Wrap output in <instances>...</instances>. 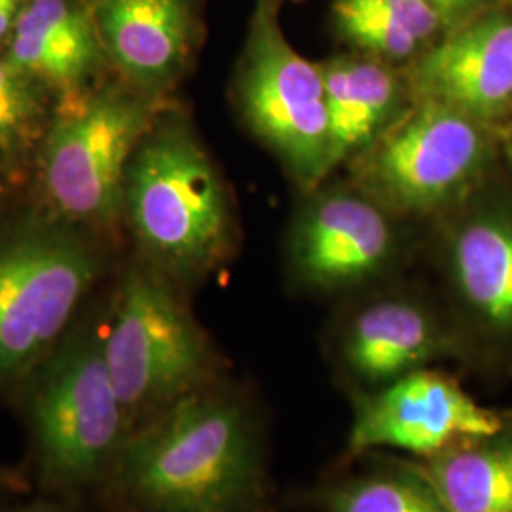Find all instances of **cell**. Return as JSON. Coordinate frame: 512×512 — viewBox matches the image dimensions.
Instances as JSON below:
<instances>
[{
    "mask_svg": "<svg viewBox=\"0 0 512 512\" xmlns=\"http://www.w3.org/2000/svg\"><path fill=\"white\" fill-rule=\"evenodd\" d=\"M52 92L0 52V152L16 156L44 139Z\"/></svg>",
    "mask_w": 512,
    "mask_h": 512,
    "instance_id": "obj_20",
    "label": "cell"
},
{
    "mask_svg": "<svg viewBox=\"0 0 512 512\" xmlns=\"http://www.w3.org/2000/svg\"><path fill=\"white\" fill-rule=\"evenodd\" d=\"M410 101H433L486 126L512 112V16L488 10L446 31L403 67Z\"/></svg>",
    "mask_w": 512,
    "mask_h": 512,
    "instance_id": "obj_11",
    "label": "cell"
},
{
    "mask_svg": "<svg viewBox=\"0 0 512 512\" xmlns=\"http://www.w3.org/2000/svg\"><path fill=\"white\" fill-rule=\"evenodd\" d=\"M124 211L143 264L183 291L213 274L234 249L228 190L181 112L160 110L139 143Z\"/></svg>",
    "mask_w": 512,
    "mask_h": 512,
    "instance_id": "obj_3",
    "label": "cell"
},
{
    "mask_svg": "<svg viewBox=\"0 0 512 512\" xmlns=\"http://www.w3.org/2000/svg\"><path fill=\"white\" fill-rule=\"evenodd\" d=\"M448 260L461 302L488 329L512 334V215L482 213L461 222Z\"/></svg>",
    "mask_w": 512,
    "mask_h": 512,
    "instance_id": "obj_16",
    "label": "cell"
},
{
    "mask_svg": "<svg viewBox=\"0 0 512 512\" xmlns=\"http://www.w3.org/2000/svg\"><path fill=\"white\" fill-rule=\"evenodd\" d=\"M158 103L126 84L63 99L42 139V183L65 219H116L129 162L162 110Z\"/></svg>",
    "mask_w": 512,
    "mask_h": 512,
    "instance_id": "obj_6",
    "label": "cell"
},
{
    "mask_svg": "<svg viewBox=\"0 0 512 512\" xmlns=\"http://www.w3.org/2000/svg\"><path fill=\"white\" fill-rule=\"evenodd\" d=\"M490 128L433 101H410L355 164V186L393 217L458 202L490 162Z\"/></svg>",
    "mask_w": 512,
    "mask_h": 512,
    "instance_id": "obj_8",
    "label": "cell"
},
{
    "mask_svg": "<svg viewBox=\"0 0 512 512\" xmlns=\"http://www.w3.org/2000/svg\"><path fill=\"white\" fill-rule=\"evenodd\" d=\"M348 458L378 450L429 459L507 429V420L486 408L435 366L421 368L370 393H353Z\"/></svg>",
    "mask_w": 512,
    "mask_h": 512,
    "instance_id": "obj_9",
    "label": "cell"
},
{
    "mask_svg": "<svg viewBox=\"0 0 512 512\" xmlns=\"http://www.w3.org/2000/svg\"><path fill=\"white\" fill-rule=\"evenodd\" d=\"M103 349L131 431L226 378L183 289L143 262L129 268L110 298Z\"/></svg>",
    "mask_w": 512,
    "mask_h": 512,
    "instance_id": "obj_4",
    "label": "cell"
},
{
    "mask_svg": "<svg viewBox=\"0 0 512 512\" xmlns=\"http://www.w3.org/2000/svg\"><path fill=\"white\" fill-rule=\"evenodd\" d=\"M262 423L222 378L129 433L97 512H266Z\"/></svg>",
    "mask_w": 512,
    "mask_h": 512,
    "instance_id": "obj_1",
    "label": "cell"
},
{
    "mask_svg": "<svg viewBox=\"0 0 512 512\" xmlns=\"http://www.w3.org/2000/svg\"><path fill=\"white\" fill-rule=\"evenodd\" d=\"M31 0H0V44H4L18 25Z\"/></svg>",
    "mask_w": 512,
    "mask_h": 512,
    "instance_id": "obj_24",
    "label": "cell"
},
{
    "mask_svg": "<svg viewBox=\"0 0 512 512\" xmlns=\"http://www.w3.org/2000/svg\"><path fill=\"white\" fill-rule=\"evenodd\" d=\"M234 99L245 126L294 183L304 190L319 188L330 175L323 71L283 35L274 0L256 2L236 71Z\"/></svg>",
    "mask_w": 512,
    "mask_h": 512,
    "instance_id": "obj_7",
    "label": "cell"
},
{
    "mask_svg": "<svg viewBox=\"0 0 512 512\" xmlns=\"http://www.w3.org/2000/svg\"><path fill=\"white\" fill-rule=\"evenodd\" d=\"M329 118V169L353 162L403 112L410 97L403 69L370 55H336L319 63Z\"/></svg>",
    "mask_w": 512,
    "mask_h": 512,
    "instance_id": "obj_15",
    "label": "cell"
},
{
    "mask_svg": "<svg viewBox=\"0 0 512 512\" xmlns=\"http://www.w3.org/2000/svg\"><path fill=\"white\" fill-rule=\"evenodd\" d=\"M2 54L63 99L88 92L109 63L92 0H31Z\"/></svg>",
    "mask_w": 512,
    "mask_h": 512,
    "instance_id": "obj_14",
    "label": "cell"
},
{
    "mask_svg": "<svg viewBox=\"0 0 512 512\" xmlns=\"http://www.w3.org/2000/svg\"><path fill=\"white\" fill-rule=\"evenodd\" d=\"M114 512H120V511H114Z\"/></svg>",
    "mask_w": 512,
    "mask_h": 512,
    "instance_id": "obj_27",
    "label": "cell"
},
{
    "mask_svg": "<svg viewBox=\"0 0 512 512\" xmlns=\"http://www.w3.org/2000/svg\"><path fill=\"white\" fill-rule=\"evenodd\" d=\"M274 2H277V4H279V2H281V0H274Z\"/></svg>",
    "mask_w": 512,
    "mask_h": 512,
    "instance_id": "obj_25",
    "label": "cell"
},
{
    "mask_svg": "<svg viewBox=\"0 0 512 512\" xmlns=\"http://www.w3.org/2000/svg\"><path fill=\"white\" fill-rule=\"evenodd\" d=\"M33 484L23 467H10L0 463V501H10L33 494Z\"/></svg>",
    "mask_w": 512,
    "mask_h": 512,
    "instance_id": "obj_23",
    "label": "cell"
},
{
    "mask_svg": "<svg viewBox=\"0 0 512 512\" xmlns=\"http://www.w3.org/2000/svg\"><path fill=\"white\" fill-rule=\"evenodd\" d=\"M446 512H512V429L412 461Z\"/></svg>",
    "mask_w": 512,
    "mask_h": 512,
    "instance_id": "obj_17",
    "label": "cell"
},
{
    "mask_svg": "<svg viewBox=\"0 0 512 512\" xmlns=\"http://www.w3.org/2000/svg\"><path fill=\"white\" fill-rule=\"evenodd\" d=\"M103 258L63 226H29L0 239V404L65 338Z\"/></svg>",
    "mask_w": 512,
    "mask_h": 512,
    "instance_id": "obj_5",
    "label": "cell"
},
{
    "mask_svg": "<svg viewBox=\"0 0 512 512\" xmlns=\"http://www.w3.org/2000/svg\"><path fill=\"white\" fill-rule=\"evenodd\" d=\"M330 10L353 52L401 69L450 31L440 14L416 0H330Z\"/></svg>",
    "mask_w": 512,
    "mask_h": 512,
    "instance_id": "obj_18",
    "label": "cell"
},
{
    "mask_svg": "<svg viewBox=\"0 0 512 512\" xmlns=\"http://www.w3.org/2000/svg\"><path fill=\"white\" fill-rule=\"evenodd\" d=\"M105 315L78 317L8 404L25 433L33 490L95 511L131 433L105 359Z\"/></svg>",
    "mask_w": 512,
    "mask_h": 512,
    "instance_id": "obj_2",
    "label": "cell"
},
{
    "mask_svg": "<svg viewBox=\"0 0 512 512\" xmlns=\"http://www.w3.org/2000/svg\"><path fill=\"white\" fill-rule=\"evenodd\" d=\"M393 215L355 184L317 192L291 238L293 274L306 289L342 293L374 281L397 256Z\"/></svg>",
    "mask_w": 512,
    "mask_h": 512,
    "instance_id": "obj_10",
    "label": "cell"
},
{
    "mask_svg": "<svg viewBox=\"0 0 512 512\" xmlns=\"http://www.w3.org/2000/svg\"><path fill=\"white\" fill-rule=\"evenodd\" d=\"M454 349L450 330L425 300L384 294L349 311L334 340V359L353 395L429 368Z\"/></svg>",
    "mask_w": 512,
    "mask_h": 512,
    "instance_id": "obj_12",
    "label": "cell"
},
{
    "mask_svg": "<svg viewBox=\"0 0 512 512\" xmlns=\"http://www.w3.org/2000/svg\"><path fill=\"white\" fill-rule=\"evenodd\" d=\"M110 67L124 84L162 101L190 69L200 40L198 0H92Z\"/></svg>",
    "mask_w": 512,
    "mask_h": 512,
    "instance_id": "obj_13",
    "label": "cell"
},
{
    "mask_svg": "<svg viewBox=\"0 0 512 512\" xmlns=\"http://www.w3.org/2000/svg\"><path fill=\"white\" fill-rule=\"evenodd\" d=\"M0 512H97L90 503L63 499L54 495L33 494L0 501Z\"/></svg>",
    "mask_w": 512,
    "mask_h": 512,
    "instance_id": "obj_21",
    "label": "cell"
},
{
    "mask_svg": "<svg viewBox=\"0 0 512 512\" xmlns=\"http://www.w3.org/2000/svg\"><path fill=\"white\" fill-rule=\"evenodd\" d=\"M416 2L433 8L448 23V29H454L461 23L492 10L497 0H416Z\"/></svg>",
    "mask_w": 512,
    "mask_h": 512,
    "instance_id": "obj_22",
    "label": "cell"
},
{
    "mask_svg": "<svg viewBox=\"0 0 512 512\" xmlns=\"http://www.w3.org/2000/svg\"><path fill=\"white\" fill-rule=\"evenodd\" d=\"M319 503L325 512H446L412 461L332 480L319 492Z\"/></svg>",
    "mask_w": 512,
    "mask_h": 512,
    "instance_id": "obj_19",
    "label": "cell"
},
{
    "mask_svg": "<svg viewBox=\"0 0 512 512\" xmlns=\"http://www.w3.org/2000/svg\"><path fill=\"white\" fill-rule=\"evenodd\" d=\"M511 150H512V137H511Z\"/></svg>",
    "mask_w": 512,
    "mask_h": 512,
    "instance_id": "obj_26",
    "label": "cell"
}]
</instances>
